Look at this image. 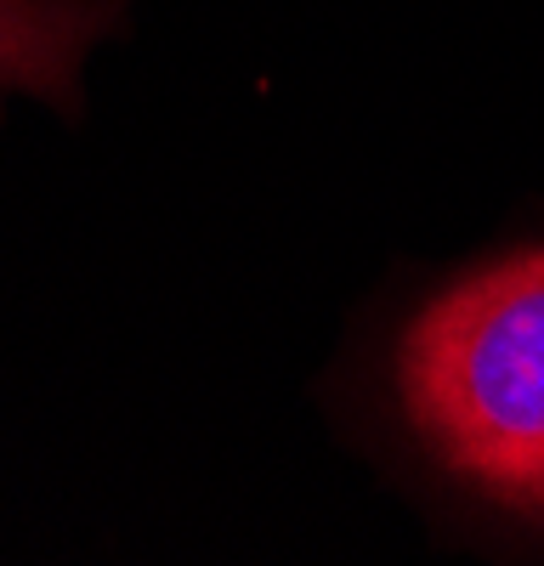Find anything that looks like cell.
<instances>
[{
	"label": "cell",
	"instance_id": "cell-2",
	"mask_svg": "<svg viewBox=\"0 0 544 566\" xmlns=\"http://www.w3.org/2000/svg\"><path fill=\"white\" fill-rule=\"evenodd\" d=\"M114 23V0H0V91L74 108L80 63Z\"/></svg>",
	"mask_w": 544,
	"mask_h": 566
},
{
	"label": "cell",
	"instance_id": "cell-1",
	"mask_svg": "<svg viewBox=\"0 0 544 566\" xmlns=\"http://www.w3.org/2000/svg\"><path fill=\"white\" fill-rule=\"evenodd\" d=\"M397 397L453 482L544 527V244L477 266L415 312Z\"/></svg>",
	"mask_w": 544,
	"mask_h": 566
}]
</instances>
